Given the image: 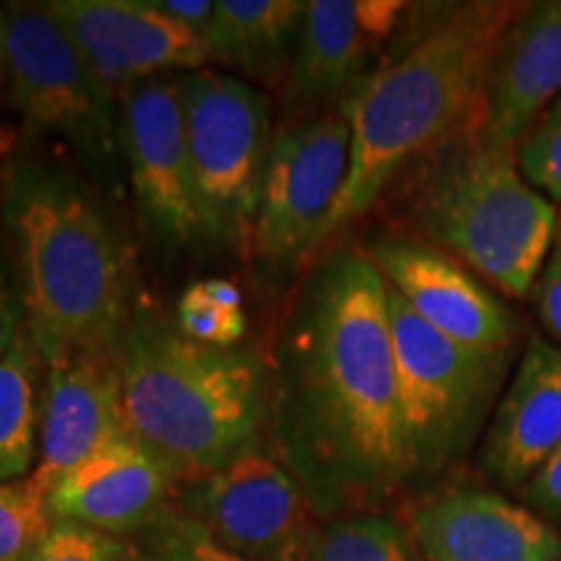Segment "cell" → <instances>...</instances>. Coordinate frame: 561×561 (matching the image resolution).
Here are the masks:
<instances>
[{
	"label": "cell",
	"instance_id": "28",
	"mask_svg": "<svg viewBox=\"0 0 561 561\" xmlns=\"http://www.w3.org/2000/svg\"><path fill=\"white\" fill-rule=\"evenodd\" d=\"M538 318L553 339L561 343V248H557L546 261L541 276L533 286Z\"/></svg>",
	"mask_w": 561,
	"mask_h": 561
},
{
	"label": "cell",
	"instance_id": "8",
	"mask_svg": "<svg viewBox=\"0 0 561 561\" xmlns=\"http://www.w3.org/2000/svg\"><path fill=\"white\" fill-rule=\"evenodd\" d=\"M5 81L21 121L60 138L104 185L121 180V100L96 79L42 3H5Z\"/></svg>",
	"mask_w": 561,
	"mask_h": 561
},
{
	"label": "cell",
	"instance_id": "33",
	"mask_svg": "<svg viewBox=\"0 0 561 561\" xmlns=\"http://www.w3.org/2000/svg\"><path fill=\"white\" fill-rule=\"evenodd\" d=\"M5 50H9V11L0 5V81H5Z\"/></svg>",
	"mask_w": 561,
	"mask_h": 561
},
{
	"label": "cell",
	"instance_id": "27",
	"mask_svg": "<svg viewBox=\"0 0 561 561\" xmlns=\"http://www.w3.org/2000/svg\"><path fill=\"white\" fill-rule=\"evenodd\" d=\"M174 320L182 333L195 341L214 343V346H240L248 333L244 310H227V307L214 305L201 284H193L182 294Z\"/></svg>",
	"mask_w": 561,
	"mask_h": 561
},
{
	"label": "cell",
	"instance_id": "30",
	"mask_svg": "<svg viewBox=\"0 0 561 561\" xmlns=\"http://www.w3.org/2000/svg\"><path fill=\"white\" fill-rule=\"evenodd\" d=\"M149 3L159 13L191 30L195 37L206 39L210 19H214V3L210 0H149Z\"/></svg>",
	"mask_w": 561,
	"mask_h": 561
},
{
	"label": "cell",
	"instance_id": "1",
	"mask_svg": "<svg viewBox=\"0 0 561 561\" xmlns=\"http://www.w3.org/2000/svg\"><path fill=\"white\" fill-rule=\"evenodd\" d=\"M268 445L314 515L411 486L388 284L369 252L341 248L310 271L268 356Z\"/></svg>",
	"mask_w": 561,
	"mask_h": 561
},
{
	"label": "cell",
	"instance_id": "14",
	"mask_svg": "<svg viewBox=\"0 0 561 561\" xmlns=\"http://www.w3.org/2000/svg\"><path fill=\"white\" fill-rule=\"evenodd\" d=\"M369 257L385 284L437 333L473 348L517 346V312L447 252L409 237H385L371 244Z\"/></svg>",
	"mask_w": 561,
	"mask_h": 561
},
{
	"label": "cell",
	"instance_id": "22",
	"mask_svg": "<svg viewBox=\"0 0 561 561\" xmlns=\"http://www.w3.org/2000/svg\"><path fill=\"white\" fill-rule=\"evenodd\" d=\"M305 561H424L411 530L382 512H346L318 523Z\"/></svg>",
	"mask_w": 561,
	"mask_h": 561
},
{
	"label": "cell",
	"instance_id": "2",
	"mask_svg": "<svg viewBox=\"0 0 561 561\" xmlns=\"http://www.w3.org/2000/svg\"><path fill=\"white\" fill-rule=\"evenodd\" d=\"M520 9L502 0L434 5L401 50L356 83L339 107L351 130L348 178L322 242L367 214L413 161L479 128L491 60Z\"/></svg>",
	"mask_w": 561,
	"mask_h": 561
},
{
	"label": "cell",
	"instance_id": "31",
	"mask_svg": "<svg viewBox=\"0 0 561 561\" xmlns=\"http://www.w3.org/2000/svg\"><path fill=\"white\" fill-rule=\"evenodd\" d=\"M26 328V312L21 294L13 289L5 271L0 268V356L16 343L19 333Z\"/></svg>",
	"mask_w": 561,
	"mask_h": 561
},
{
	"label": "cell",
	"instance_id": "4",
	"mask_svg": "<svg viewBox=\"0 0 561 561\" xmlns=\"http://www.w3.org/2000/svg\"><path fill=\"white\" fill-rule=\"evenodd\" d=\"M121 377L125 432L174 486L268 442V364L252 348L195 341L170 314L136 307Z\"/></svg>",
	"mask_w": 561,
	"mask_h": 561
},
{
	"label": "cell",
	"instance_id": "9",
	"mask_svg": "<svg viewBox=\"0 0 561 561\" xmlns=\"http://www.w3.org/2000/svg\"><path fill=\"white\" fill-rule=\"evenodd\" d=\"M351 167V130L341 110L276 130L265 161L250 252L271 268H289L322 244Z\"/></svg>",
	"mask_w": 561,
	"mask_h": 561
},
{
	"label": "cell",
	"instance_id": "18",
	"mask_svg": "<svg viewBox=\"0 0 561 561\" xmlns=\"http://www.w3.org/2000/svg\"><path fill=\"white\" fill-rule=\"evenodd\" d=\"M174 481L128 434L110 439L47 489L53 523L130 538L172 504Z\"/></svg>",
	"mask_w": 561,
	"mask_h": 561
},
{
	"label": "cell",
	"instance_id": "15",
	"mask_svg": "<svg viewBox=\"0 0 561 561\" xmlns=\"http://www.w3.org/2000/svg\"><path fill=\"white\" fill-rule=\"evenodd\" d=\"M409 11L396 0H307L286 73L291 107L339 110Z\"/></svg>",
	"mask_w": 561,
	"mask_h": 561
},
{
	"label": "cell",
	"instance_id": "7",
	"mask_svg": "<svg viewBox=\"0 0 561 561\" xmlns=\"http://www.w3.org/2000/svg\"><path fill=\"white\" fill-rule=\"evenodd\" d=\"M187 172L203 240L250 250L273 130L271 102L237 76L180 73Z\"/></svg>",
	"mask_w": 561,
	"mask_h": 561
},
{
	"label": "cell",
	"instance_id": "24",
	"mask_svg": "<svg viewBox=\"0 0 561 561\" xmlns=\"http://www.w3.org/2000/svg\"><path fill=\"white\" fill-rule=\"evenodd\" d=\"M45 491L32 476L0 481V561H26L53 530Z\"/></svg>",
	"mask_w": 561,
	"mask_h": 561
},
{
	"label": "cell",
	"instance_id": "25",
	"mask_svg": "<svg viewBox=\"0 0 561 561\" xmlns=\"http://www.w3.org/2000/svg\"><path fill=\"white\" fill-rule=\"evenodd\" d=\"M517 167L543 198L561 203V94L525 136Z\"/></svg>",
	"mask_w": 561,
	"mask_h": 561
},
{
	"label": "cell",
	"instance_id": "17",
	"mask_svg": "<svg viewBox=\"0 0 561 561\" xmlns=\"http://www.w3.org/2000/svg\"><path fill=\"white\" fill-rule=\"evenodd\" d=\"M561 94V0L523 3L491 60L479 133L517 153L525 136Z\"/></svg>",
	"mask_w": 561,
	"mask_h": 561
},
{
	"label": "cell",
	"instance_id": "10",
	"mask_svg": "<svg viewBox=\"0 0 561 561\" xmlns=\"http://www.w3.org/2000/svg\"><path fill=\"white\" fill-rule=\"evenodd\" d=\"M172 502L244 561H305L318 530L305 489L268 447L180 483Z\"/></svg>",
	"mask_w": 561,
	"mask_h": 561
},
{
	"label": "cell",
	"instance_id": "19",
	"mask_svg": "<svg viewBox=\"0 0 561 561\" xmlns=\"http://www.w3.org/2000/svg\"><path fill=\"white\" fill-rule=\"evenodd\" d=\"M561 447V348L533 339L520 351L483 439V468L504 486H528Z\"/></svg>",
	"mask_w": 561,
	"mask_h": 561
},
{
	"label": "cell",
	"instance_id": "3",
	"mask_svg": "<svg viewBox=\"0 0 561 561\" xmlns=\"http://www.w3.org/2000/svg\"><path fill=\"white\" fill-rule=\"evenodd\" d=\"M0 203L30 333L121 354L138 294L130 244L107 206L73 172L37 159L5 170Z\"/></svg>",
	"mask_w": 561,
	"mask_h": 561
},
{
	"label": "cell",
	"instance_id": "13",
	"mask_svg": "<svg viewBox=\"0 0 561 561\" xmlns=\"http://www.w3.org/2000/svg\"><path fill=\"white\" fill-rule=\"evenodd\" d=\"M42 9L58 21L115 100L151 76H180L208 66L203 39L149 0H47Z\"/></svg>",
	"mask_w": 561,
	"mask_h": 561
},
{
	"label": "cell",
	"instance_id": "23",
	"mask_svg": "<svg viewBox=\"0 0 561 561\" xmlns=\"http://www.w3.org/2000/svg\"><path fill=\"white\" fill-rule=\"evenodd\" d=\"M130 541L136 561H244L216 543L174 502Z\"/></svg>",
	"mask_w": 561,
	"mask_h": 561
},
{
	"label": "cell",
	"instance_id": "29",
	"mask_svg": "<svg viewBox=\"0 0 561 561\" xmlns=\"http://www.w3.org/2000/svg\"><path fill=\"white\" fill-rule=\"evenodd\" d=\"M525 500L541 515L561 520V447L525 486Z\"/></svg>",
	"mask_w": 561,
	"mask_h": 561
},
{
	"label": "cell",
	"instance_id": "11",
	"mask_svg": "<svg viewBox=\"0 0 561 561\" xmlns=\"http://www.w3.org/2000/svg\"><path fill=\"white\" fill-rule=\"evenodd\" d=\"M121 146L133 198L153 240L170 250L203 240L187 172L180 76H151L125 91Z\"/></svg>",
	"mask_w": 561,
	"mask_h": 561
},
{
	"label": "cell",
	"instance_id": "16",
	"mask_svg": "<svg viewBox=\"0 0 561 561\" xmlns=\"http://www.w3.org/2000/svg\"><path fill=\"white\" fill-rule=\"evenodd\" d=\"M424 561H561V536L541 515L494 491L455 489L413 510Z\"/></svg>",
	"mask_w": 561,
	"mask_h": 561
},
{
	"label": "cell",
	"instance_id": "6",
	"mask_svg": "<svg viewBox=\"0 0 561 561\" xmlns=\"http://www.w3.org/2000/svg\"><path fill=\"white\" fill-rule=\"evenodd\" d=\"M398 403L411 481L458 462L489 426L520 348H473L434 331L388 286Z\"/></svg>",
	"mask_w": 561,
	"mask_h": 561
},
{
	"label": "cell",
	"instance_id": "32",
	"mask_svg": "<svg viewBox=\"0 0 561 561\" xmlns=\"http://www.w3.org/2000/svg\"><path fill=\"white\" fill-rule=\"evenodd\" d=\"M201 286L214 305L227 307V310H242V291L234 280L208 278V280H201Z\"/></svg>",
	"mask_w": 561,
	"mask_h": 561
},
{
	"label": "cell",
	"instance_id": "20",
	"mask_svg": "<svg viewBox=\"0 0 561 561\" xmlns=\"http://www.w3.org/2000/svg\"><path fill=\"white\" fill-rule=\"evenodd\" d=\"M301 13V0H216L203 39L208 62L265 83L286 81Z\"/></svg>",
	"mask_w": 561,
	"mask_h": 561
},
{
	"label": "cell",
	"instance_id": "5",
	"mask_svg": "<svg viewBox=\"0 0 561 561\" xmlns=\"http://www.w3.org/2000/svg\"><path fill=\"white\" fill-rule=\"evenodd\" d=\"M411 221L426 244L471 268L507 299H525L541 276L559 219L517 167L479 128L432 157L413 193Z\"/></svg>",
	"mask_w": 561,
	"mask_h": 561
},
{
	"label": "cell",
	"instance_id": "26",
	"mask_svg": "<svg viewBox=\"0 0 561 561\" xmlns=\"http://www.w3.org/2000/svg\"><path fill=\"white\" fill-rule=\"evenodd\" d=\"M26 561H136V549L128 538L73 523H55Z\"/></svg>",
	"mask_w": 561,
	"mask_h": 561
},
{
	"label": "cell",
	"instance_id": "34",
	"mask_svg": "<svg viewBox=\"0 0 561 561\" xmlns=\"http://www.w3.org/2000/svg\"><path fill=\"white\" fill-rule=\"evenodd\" d=\"M557 229H559V248H561V224H559V227H557Z\"/></svg>",
	"mask_w": 561,
	"mask_h": 561
},
{
	"label": "cell",
	"instance_id": "12",
	"mask_svg": "<svg viewBox=\"0 0 561 561\" xmlns=\"http://www.w3.org/2000/svg\"><path fill=\"white\" fill-rule=\"evenodd\" d=\"M37 348L42 356L39 455L30 476L47 494L55 481L91 453L128 432L121 354L76 348L58 341H37Z\"/></svg>",
	"mask_w": 561,
	"mask_h": 561
},
{
	"label": "cell",
	"instance_id": "21",
	"mask_svg": "<svg viewBox=\"0 0 561 561\" xmlns=\"http://www.w3.org/2000/svg\"><path fill=\"white\" fill-rule=\"evenodd\" d=\"M42 356L30 328L0 356V481L26 479L39 455Z\"/></svg>",
	"mask_w": 561,
	"mask_h": 561
}]
</instances>
